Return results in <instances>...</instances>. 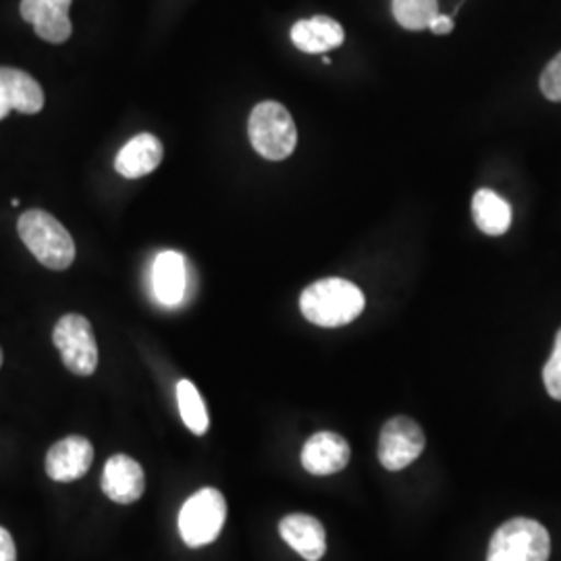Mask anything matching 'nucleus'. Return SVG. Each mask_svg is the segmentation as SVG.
Here are the masks:
<instances>
[{
  "mask_svg": "<svg viewBox=\"0 0 561 561\" xmlns=\"http://www.w3.org/2000/svg\"><path fill=\"white\" fill-rule=\"evenodd\" d=\"M25 248L50 271H65L76 261V241L50 213L32 208L18 221Z\"/></svg>",
  "mask_w": 561,
  "mask_h": 561,
  "instance_id": "2",
  "label": "nucleus"
},
{
  "mask_svg": "<svg viewBox=\"0 0 561 561\" xmlns=\"http://www.w3.org/2000/svg\"><path fill=\"white\" fill-rule=\"evenodd\" d=\"M94 461V447L85 437L71 435L55 443L46 454V474L57 482L81 479Z\"/></svg>",
  "mask_w": 561,
  "mask_h": 561,
  "instance_id": "9",
  "label": "nucleus"
},
{
  "mask_svg": "<svg viewBox=\"0 0 561 561\" xmlns=\"http://www.w3.org/2000/svg\"><path fill=\"white\" fill-rule=\"evenodd\" d=\"M0 561H18V547L7 528L0 526Z\"/></svg>",
  "mask_w": 561,
  "mask_h": 561,
  "instance_id": "22",
  "label": "nucleus"
},
{
  "mask_svg": "<svg viewBox=\"0 0 561 561\" xmlns=\"http://www.w3.org/2000/svg\"><path fill=\"white\" fill-rule=\"evenodd\" d=\"M542 382H545L547 393L553 400L561 401V329L558 331V337H556L553 354L542 368Z\"/></svg>",
  "mask_w": 561,
  "mask_h": 561,
  "instance_id": "20",
  "label": "nucleus"
},
{
  "mask_svg": "<svg viewBox=\"0 0 561 561\" xmlns=\"http://www.w3.org/2000/svg\"><path fill=\"white\" fill-rule=\"evenodd\" d=\"M0 366H2V350H0Z\"/></svg>",
  "mask_w": 561,
  "mask_h": 561,
  "instance_id": "24",
  "label": "nucleus"
},
{
  "mask_svg": "<svg viewBox=\"0 0 561 561\" xmlns=\"http://www.w3.org/2000/svg\"><path fill=\"white\" fill-rule=\"evenodd\" d=\"M152 289L162 306H180L187 291V262L180 252H161L152 264Z\"/></svg>",
  "mask_w": 561,
  "mask_h": 561,
  "instance_id": "14",
  "label": "nucleus"
},
{
  "mask_svg": "<svg viewBox=\"0 0 561 561\" xmlns=\"http://www.w3.org/2000/svg\"><path fill=\"white\" fill-rule=\"evenodd\" d=\"M350 443L337 433L321 431L306 442L300 460L306 472L314 477H329L341 472L350 463Z\"/></svg>",
  "mask_w": 561,
  "mask_h": 561,
  "instance_id": "11",
  "label": "nucleus"
},
{
  "mask_svg": "<svg viewBox=\"0 0 561 561\" xmlns=\"http://www.w3.org/2000/svg\"><path fill=\"white\" fill-rule=\"evenodd\" d=\"M279 535L306 561L322 560L327 553V530L322 522L308 514H289L279 522Z\"/></svg>",
  "mask_w": 561,
  "mask_h": 561,
  "instance_id": "13",
  "label": "nucleus"
},
{
  "mask_svg": "<svg viewBox=\"0 0 561 561\" xmlns=\"http://www.w3.org/2000/svg\"><path fill=\"white\" fill-rule=\"evenodd\" d=\"M162 162V144L152 134H140L127 141L115 159V169L125 180H140Z\"/></svg>",
  "mask_w": 561,
  "mask_h": 561,
  "instance_id": "15",
  "label": "nucleus"
},
{
  "mask_svg": "<svg viewBox=\"0 0 561 561\" xmlns=\"http://www.w3.org/2000/svg\"><path fill=\"white\" fill-rule=\"evenodd\" d=\"M472 217L482 233L497 238L512 225V206L493 190H479L472 201Z\"/></svg>",
  "mask_w": 561,
  "mask_h": 561,
  "instance_id": "17",
  "label": "nucleus"
},
{
  "mask_svg": "<svg viewBox=\"0 0 561 561\" xmlns=\"http://www.w3.org/2000/svg\"><path fill=\"white\" fill-rule=\"evenodd\" d=\"M248 134L254 150L266 161H285L298 146L294 117L279 102L256 104L248 121Z\"/></svg>",
  "mask_w": 561,
  "mask_h": 561,
  "instance_id": "3",
  "label": "nucleus"
},
{
  "mask_svg": "<svg viewBox=\"0 0 561 561\" xmlns=\"http://www.w3.org/2000/svg\"><path fill=\"white\" fill-rule=\"evenodd\" d=\"M73 0H21V18L27 21L42 41L62 44L71 38L69 7Z\"/></svg>",
  "mask_w": 561,
  "mask_h": 561,
  "instance_id": "8",
  "label": "nucleus"
},
{
  "mask_svg": "<svg viewBox=\"0 0 561 561\" xmlns=\"http://www.w3.org/2000/svg\"><path fill=\"white\" fill-rule=\"evenodd\" d=\"M424 433L419 422L408 416H396L385 422L379 437V461L389 472H400L412 461L419 460L424 451Z\"/></svg>",
  "mask_w": 561,
  "mask_h": 561,
  "instance_id": "7",
  "label": "nucleus"
},
{
  "mask_svg": "<svg viewBox=\"0 0 561 561\" xmlns=\"http://www.w3.org/2000/svg\"><path fill=\"white\" fill-rule=\"evenodd\" d=\"M53 341L62 364L78 377H90L99 368V343L92 324L81 314H65L59 319Z\"/></svg>",
  "mask_w": 561,
  "mask_h": 561,
  "instance_id": "6",
  "label": "nucleus"
},
{
  "mask_svg": "<svg viewBox=\"0 0 561 561\" xmlns=\"http://www.w3.org/2000/svg\"><path fill=\"white\" fill-rule=\"evenodd\" d=\"M144 489L146 477L138 461L123 454L108 458L102 474V491L111 502L131 505L144 495Z\"/></svg>",
  "mask_w": 561,
  "mask_h": 561,
  "instance_id": "12",
  "label": "nucleus"
},
{
  "mask_svg": "<svg viewBox=\"0 0 561 561\" xmlns=\"http://www.w3.org/2000/svg\"><path fill=\"white\" fill-rule=\"evenodd\" d=\"M439 15L437 0H393V18L403 30L422 32L428 30Z\"/></svg>",
  "mask_w": 561,
  "mask_h": 561,
  "instance_id": "19",
  "label": "nucleus"
},
{
  "mask_svg": "<svg viewBox=\"0 0 561 561\" xmlns=\"http://www.w3.org/2000/svg\"><path fill=\"white\" fill-rule=\"evenodd\" d=\"M364 294L352 280L329 277L301 291L300 308L306 321L324 329H337L356 321L364 312Z\"/></svg>",
  "mask_w": 561,
  "mask_h": 561,
  "instance_id": "1",
  "label": "nucleus"
},
{
  "mask_svg": "<svg viewBox=\"0 0 561 561\" xmlns=\"http://www.w3.org/2000/svg\"><path fill=\"white\" fill-rule=\"evenodd\" d=\"M549 556L551 537L541 522L514 518L495 530L486 561H547Z\"/></svg>",
  "mask_w": 561,
  "mask_h": 561,
  "instance_id": "4",
  "label": "nucleus"
},
{
  "mask_svg": "<svg viewBox=\"0 0 561 561\" xmlns=\"http://www.w3.org/2000/svg\"><path fill=\"white\" fill-rule=\"evenodd\" d=\"M227 518V502L219 489L206 486L183 503L180 512V535L192 549L219 539Z\"/></svg>",
  "mask_w": 561,
  "mask_h": 561,
  "instance_id": "5",
  "label": "nucleus"
},
{
  "mask_svg": "<svg viewBox=\"0 0 561 561\" xmlns=\"http://www.w3.org/2000/svg\"><path fill=\"white\" fill-rule=\"evenodd\" d=\"M42 106L44 90L38 81L21 69L0 67V121L11 111L36 115L41 113Z\"/></svg>",
  "mask_w": 561,
  "mask_h": 561,
  "instance_id": "10",
  "label": "nucleus"
},
{
  "mask_svg": "<svg viewBox=\"0 0 561 561\" xmlns=\"http://www.w3.org/2000/svg\"><path fill=\"white\" fill-rule=\"evenodd\" d=\"M345 41V32L340 23L327 15L312 20H301L291 27V42L306 55H324L340 48Z\"/></svg>",
  "mask_w": 561,
  "mask_h": 561,
  "instance_id": "16",
  "label": "nucleus"
},
{
  "mask_svg": "<svg viewBox=\"0 0 561 561\" xmlns=\"http://www.w3.org/2000/svg\"><path fill=\"white\" fill-rule=\"evenodd\" d=\"M178 403H180L181 419L185 422V426L194 433V435H206L208 431V412L202 400L201 391L196 389V385L187 379H181L178 382Z\"/></svg>",
  "mask_w": 561,
  "mask_h": 561,
  "instance_id": "18",
  "label": "nucleus"
},
{
  "mask_svg": "<svg viewBox=\"0 0 561 561\" xmlns=\"http://www.w3.org/2000/svg\"><path fill=\"white\" fill-rule=\"evenodd\" d=\"M433 34H437V36H447V34H451L454 32V20L449 18V15H443L439 13L433 23H431V27H428Z\"/></svg>",
  "mask_w": 561,
  "mask_h": 561,
  "instance_id": "23",
  "label": "nucleus"
},
{
  "mask_svg": "<svg viewBox=\"0 0 561 561\" xmlns=\"http://www.w3.org/2000/svg\"><path fill=\"white\" fill-rule=\"evenodd\" d=\"M541 92L547 101L561 102V53L542 69Z\"/></svg>",
  "mask_w": 561,
  "mask_h": 561,
  "instance_id": "21",
  "label": "nucleus"
}]
</instances>
